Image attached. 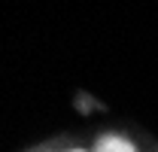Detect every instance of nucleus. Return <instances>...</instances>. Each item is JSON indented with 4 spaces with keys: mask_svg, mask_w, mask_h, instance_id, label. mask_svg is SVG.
Returning <instances> with one entry per match:
<instances>
[{
    "mask_svg": "<svg viewBox=\"0 0 158 152\" xmlns=\"http://www.w3.org/2000/svg\"><path fill=\"white\" fill-rule=\"evenodd\" d=\"M67 152H82V149H67Z\"/></svg>",
    "mask_w": 158,
    "mask_h": 152,
    "instance_id": "f03ea898",
    "label": "nucleus"
},
{
    "mask_svg": "<svg viewBox=\"0 0 158 152\" xmlns=\"http://www.w3.org/2000/svg\"><path fill=\"white\" fill-rule=\"evenodd\" d=\"M94 152H137V149H134L131 140H125V137H118V134H106V137L98 140Z\"/></svg>",
    "mask_w": 158,
    "mask_h": 152,
    "instance_id": "f257e3e1",
    "label": "nucleus"
}]
</instances>
